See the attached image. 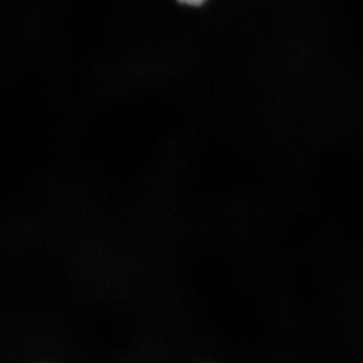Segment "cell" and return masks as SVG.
<instances>
[{"instance_id":"cell-1","label":"cell","mask_w":363,"mask_h":363,"mask_svg":"<svg viewBox=\"0 0 363 363\" xmlns=\"http://www.w3.org/2000/svg\"><path fill=\"white\" fill-rule=\"evenodd\" d=\"M179 1L184 4H188V6H201L206 0H179Z\"/></svg>"}]
</instances>
